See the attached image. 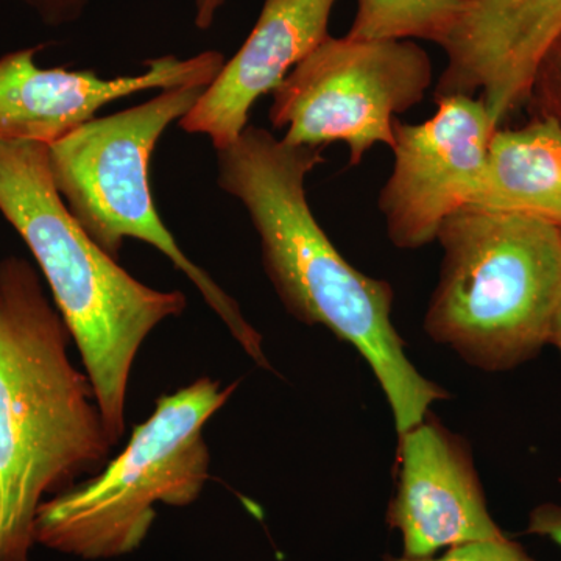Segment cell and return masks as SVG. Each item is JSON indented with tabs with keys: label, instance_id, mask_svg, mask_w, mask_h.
<instances>
[{
	"label": "cell",
	"instance_id": "cell-21",
	"mask_svg": "<svg viewBox=\"0 0 561 561\" xmlns=\"http://www.w3.org/2000/svg\"><path fill=\"white\" fill-rule=\"evenodd\" d=\"M518 561H535V560L529 559V557H527V556H523L522 559H519Z\"/></svg>",
	"mask_w": 561,
	"mask_h": 561
},
{
	"label": "cell",
	"instance_id": "cell-9",
	"mask_svg": "<svg viewBox=\"0 0 561 561\" xmlns=\"http://www.w3.org/2000/svg\"><path fill=\"white\" fill-rule=\"evenodd\" d=\"M41 47L0 57V140H27L50 146L94 119L108 103L150 90L208 87L225 57L206 50L195 57L175 55L144 62L138 76L101 79L91 70L39 68Z\"/></svg>",
	"mask_w": 561,
	"mask_h": 561
},
{
	"label": "cell",
	"instance_id": "cell-16",
	"mask_svg": "<svg viewBox=\"0 0 561 561\" xmlns=\"http://www.w3.org/2000/svg\"><path fill=\"white\" fill-rule=\"evenodd\" d=\"M526 552L518 542L508 540L507 537L500 540L468 542V545L449 548L442 557H426V559H401L387 557L386 561H518Z\"/></svg>",
	"mask_w": 561,
	"mask_h": 561
},
{
	"label": "cell",
	"instance_id": "cell-1",
	"mask_svg": "<svg viewBox=\"0 0 561 561\" xmlns=\"http://www.w3.org/2000/svg\"><path fill=\"white\" fill-rule=\"evenodd\" d=\"M324 161L323 150L290 146L250 124L234 144L217 151V183L249 214L262 265L286 311L357 350L375 373L401 435L448 393L424 378L405 354L391 321L390 284L353 267L313 216L306 179Z\"/></svg>",
	"mask_w": 561,
	"mask_h": 561
},
{
	"label": "cell",
	"instance_id": "cell-3",
	"mask_svg": "<svg viewBox=\"0 0 561 561\" xmlns=\"http://www.w3.org/2000/svg\"><path fill=\"white\" fill-rule=\"evenodd\" d=\"M0 214L49 284L117 445L140 346L162 321L184 312L186 297L140 283L92 241L55 190L46 144L0 140Z\"/></svg>",
	"mask_w": 561,
	"mask_h": 561
},
{
	"label": "cell",
	"instance_id": "cell-20",
	"mask_svg": "<svg viewBox=\"0 0 561 561\" xmlns=\"http://www.w3.org/2000/svg\"><path fill=\"white\" fill-rule=\"evenodd\" d=\"M551 343L559 348L561 354V294L559 306H557L556 319H553Z\"/></svg>",
	"mask_w": 561,
	"mask_h": 561
},
{
	"label": "cell",
	"instance_id": "cell-8",
	"mask_svg": "<svg viewBox=\"0 0 561 561\" xmlns=\"http://www.w3.org/2000/svg\"><path fill=\"white\" fill-rule=\"evenodd\" d=\"M435 105L430 119L393 125V171L378 206L400 250L437 241L442 225L474 203L491 136L500 128L479 95H443Z\"/></svg>",
	"mask_w": 561,
	"mask_h": 561
},
{
	"label": "cell",
	"instance_id": "cell-15",
	"mask_svg": "<svg viewBox=\"0 0 561 561\" xmlns=\"http://www.w3.org/2000/svg\"><path fill=\"white\" fill-rule=\"evenodd\" d=\"M529 101L538 110V116L552 117L561 128V35L535 72Z\"/></svg>",
	"mask_w": 561,
	"mask_h": 561
},
{
	"label": "cell",
	"instance_id": "cell-19",
	"mask_svg": "<svg viewBox=\"0 0 561 561\" xmlns=\"http://www.w3.org/2000/svg\"><path fill=\"white\" fill-rule=\"evenodd\" d=\"M192 3H194L195 25L201 31H208L227 0H192Z\"/></svg>",
	"mask_w": 561,
	"mask_h": 561
},
{
	"label": "cell",
	"instance_id": "cell-4",
	"mask_svg": "<svg viewBox=\"0 0 561 561\" xmlns=\"http://www.w3.org/2000/svg\"><path fill=\"white\" fill-rule=\"evenodd\" d=\"M440 278L424 331L483 371H504L551 343L561 294V227L468 206L438 231Z\"/></svg>",
	"mask_w": 561,
	"mask_h": 561
},
{
	"label": "cell",
	"instance_id": "cell-10",
	"mask_svg": "<svg viewBox=\"0 0 561 561\" xmlns=\"http://www.w3.org/2000/svg\"><path fill=\"white\" fill-rule=\"evenodd\" d=\"M443 41L434 99L476 95L497 127L529 101L535 72L561 35V0H461Z\"/></svg>",
	"mask_w": 561,
	"mask_h": 561
},
{
	"label": "cell",
	"instance_id": "cell-17",
	"mask_svg": "<svg viewBox=\"0 0 561 561\" xmlns=\"http://www.w3.org/2000/svg\"><path fill=\"white\" fill-rule=\"evenodd\" d=\"M35 11L41 21L54 27L79 21L90 0H21Z\"/></svg>",
	"mask_w": 561,
	"mask_h": 561
},
{
	"label": "cell",
	"instance_id": "cell-12",
	"mask_svg": "<svg viewBox=\"0 0 561 561\" xmlns=\"http://www.w3.org/2000/svg\"><path fill=\"white\" fill-rule=\"evenodd\" d=\"M339 0H264L260 18L238 54L225 61L190 113L179 121L206 136L217 151L234 144L250 125L262 95L273 94L291 70L330 36Z\"/></svg>",
	"mask_w": 561,
	"mask_h": 561
},
{
	"label": "cell",
	"instance_id": "cell-14",
	"mask_svg": "<svg viewBox=\"0 0 561 561\" xmlns=\"http://www.w3.org/2000/svg\"><path fill=\"white\" fill-rule=\"evenodd\" d=\"M346 36L353 39H423L442 46L461 13V0H356Z\"/></svg>",
	"mask_w": 561,
	"mask_h": 561
},
{
	"label": "cell",
	"instance_id": "cell-13",
	"mask_svg": "<svg viewBox=\"0 0 561 561\" xmlns=\"http://www.w3.org/2000/svg\"><path fill=\"white\" fill-rule=\"evenodd\" d=\"M471 206L524 214L561 227V128L537 116L491 136L481 190Z\"/></svg>",
	"mask_w": 561,
	"mask_h": 561
},
{
	"label": "cell",
	"instance_id": "cell-7",
	"mask_svg": "<svg viewBox=\"0 0 561 561\" xmlns=\"http://www.w3.org/2000/svg\"><path fill=\"white\" fill-rule=\"evenodd\" d=\"M432 81L430 54L415 41L330 35L273 92L268 117L287 128L284 142H342L359 165L373 147H393L397 116L423 102Z\"/></svg>",
	"mask_w": 561,
	"mask_h": 561
},
{
	"label": "cell",
	"instance_id": "cell-6",
	"mask_svg": "<svg viewBox=\"0 0 561 561\" xmlns=\"http://www.w3.org/2000/svg\"><path fill=\"white\" fill-rule=\"evenodd\" d=\"M236 389L238 382L201 378L161 397L119 456L39 505L35 542L87 560L136 551L154 522V504L184 507L201 496L210 468L203 431Z\"/></svg>",
	"mask_w": 561,
	"mask_h": 561
},
{
	"label": "cell",
	"instance_id": "cell-2",
	"mask_svg": "<svg viewBox=\"0 0 561 561\" xmlns=\"http://www.w3.org/2000/svg\"><path fill=\"white\" fill-rule=\"evenodd\" d=\"M31 262L0 261V561H28L49 494L98 474L114 442Z\"/></svg>",
	"mask_w": 561,
	"mask_h": 561
},
{
	"label": "cell",
	"instance_id": "cell-18",
	"mask_svg": "<svg viewBox=\"0 0 561 561\" xmlns=\"http://www.w3.org/2000/svg\"><path fill=\"white\" fill-rule=\"evenodd\" d=\"M527 534L549 538L561 548V505L542 504L530 513Z\"/></svg>",
	"mask_w": 561,
	"mask_h": 561
},
{
	"label": "cell",
	"instance_id": "cell-11",
	"mask_svg": "<svg viewBox=\"0 0 561 561\" xmlns=\"http://www.w3.org/2000/svg\"><path fill=\"white\" fill-rule=\"evenodd\" d=\"M398 437L400 476L387 523L400 531L404 557L426 559L505 537L491 518L463 438L430 416Z\"/></svg>",
	"mask_w": 561,
	"mask_h": 561
},
{
	"label": "cell",
	"instance_id": "cell-5",
	"mask_svg": "<svg viewBox=\"0 0 561 561\" xmlns=\"http://www.w3.org/2000/svg\"><path fill=\"white\" fill-rule=\"evenodd\" d=\"M208 87H176L105 117H94L47 146L55 190L92 241L114 260L127 239L161 251L201 291L234 341L262 368L272 370L262 335L241 306L208 272L186 256L154 206L150 161L173 121L190 113Z\"/></svg>",
	"mask_w": 561,
	"mask_h": 561
}]
</instances>
